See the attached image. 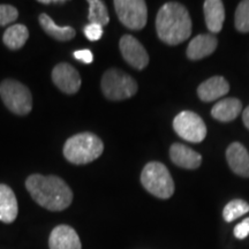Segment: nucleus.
Returning a JSON list of instances; mask_svg holds the SVG:
<instances>
[{"instance_id":"f257e3e1","label":"nucleus","mask_w":249,"mask_h":249,"mask_svg":"<svg viewBox=\"0 0 249 249\" xmlns=\"http://www.w3.org/2000/svg\"><path fill=\"white\" fill-rule=\"evenodd\" d=\"M26 188L37 204L50 211H62L73 202L70 186L57 176L31 174L26 180Z\"/></svg>"},{"instance_id":"f03ea898","label":"nucleus","mask_w":249,"mask_h":249,"mask_svg":"<svg viewBox=\"0 0 249 249\" xmlns=\"http://www.w3.org/2000/svg\"><path fill=\"white\" fill-rule=\"evenodd\" d=\"M156 30L160 39L165 44L178 45L191 37V15L180 2H166L161 6L156 17Z\"/></svg>"},{"instance_id":"7ed1b4c3","label":"nucleus","mask_w":249,"mask_h":249,"mask_svg":"<svg viewBox=\"0 0 249 249\" xmlns=\"http://www.w3.org/2000/svg\"><path fill=\"white\" fill-rule=\"evenodd\" d=\"M104 151V143L96 134L79 133L70 138L65 143V158L74 165H85L101 157Z\"/></svg>"},{"instance_id":"20e7f679","label":"nucleus","mask_w":249,"mask_h":249,"mask_svg":"<svg viewBox=\"0 0 249 249\" xmlns=\"http://www.w3.org/2000/svg\"><path fill=\"white\" fill-rule=\"evenodd\" d=\"M141 183L151 195L167 200L174 193V182L167 167L160 161H150L143 167Z\"/></svg>"},{"instance_id":"39448f33","label":"nucleus","mask_w":249,"mask_h":249,"mask_svg":"<svg viewBox=\"0 0 249 249\" xmlns=\"http://www.w3.org/2000/svg\"><path fill=\"white\" fill-rule=\"evenodd\" d=\"M103 95L108 101H124L138 92V83L132 76L118 68H110L103 74L101 81Z\"/></svg>"},{"instance_id":"423d86ee","label":"nucleus","mask_w":249,"mask_h":249,"mask_svg":"<svg viewBox=\"0 0 249 249\" xmlns=\"http://www.w3.org/2000/svg\"><path fill=\"white\" fill-rule=\"evenodd\" d=\"M0 97L5 107L18 116H27L33 108L30 90L17 80L6 79L0 83Z\"/></svg>"},{"instance_id":"0eeeda50","label":"nucleus","mask_w":249,"mask_h":249,"mask_svg":"<svg viewBox=\"0 0 249 249\" xmlns=\"http://www.w3.org/2000/svg\"><path fill=\"white\" fill-rule=\"evenodd\" d=\"M118 18L124 27L141 30L148 20L147 4L143 0H116L113 1Z\"/></svg>"},{"instance_id":"6e6552de","label":"nucleus","mask_w":249,"mask_h":249,"mask_svg":"<svg viewBox=\"0 0 249 249\" xmlns=\"http://www.w3.org/2000/svg\"><path fill=\"white\" fill-rule=\"evenodd\" d=\"M173 129L180 138L192 143H200L207 136V127L198 114L182 111L173 120Z\"/></svg>"},{"instance_id":"1a4fd4ad","label":"nucleus","mask_w":249,"mask_h":249,"mask_svg":"<svg viewBox=\"0 0 249 249\" xmlns=\"http://www.w3.org/2000/svg\"><path fill=\"white\" fill-rule=\"evenodd\" d=\"M119 49L127 64L135 70L142 71L149 65L147 50L132 35H124L121 37Z\"/></svg>"},{"instance_id":"9d476101","label":"nucleus","mask_w":249,"mask_h":249,"mask_svg":"<svg viewBox=\"0 0 249 249\" xmlns=\"http://www.w3.org/2000/svg\"><path fill=\"white\" fill-rule=\"evenodd\" d=\"M52 82L60 91L74 95L81 88V76L75 68L67 62H60L52 70Z\"/></svg>"},{"instance_id":"9b49d317","label":"nucleus","mask_w":249,"mask_h":249,"mask_svg":"<svg viewBox=\"0 0 249 249\" xmlns=\"http://www.w3.org/2000/svg\"><path fill=\"white\" fill-rule=\"evenodd\" d=\"M50 249H82L80 236L70 225H58L49 236Z\"/></svg>"},{"instance_id":"f8f14e48","label":"nucleus","mask_w":249,"mask_h":249,"mask_svg":"<svg viewBox=\"0 0 249 249\" xmlns=\"http://www.w3.org/2000/svg\"><path fill=\"white\" fill-rule=\"evenodd\" d=\"M226 160L233 172L244 178H249V152L241 143L233 142L229 145Z\"/></svg>"},{"instance_id":"ddd939ff","label":"nucleus","mask_w":249,"mask_h":249,"mask_svg":"<svg viewBox=\"0 0 249 249\" xmlns=\"http://www.w3.org/2000/svg\"><path fill=\"white\" fill-rule=\"evenodd\" d=\"M170 157L177 166L186 170H195L200 167L202 156L181 143H174L170 148Z\"/></svg>"},{"instance_id":"4468645a","label":"nucleus","mask_w":249,"mask_h":249,"mask_svg":"<svg viewBox=\"0 0 249 249\" xmlns=\"http://www.w3.org/2000/svg\"><path fill=\"white\" fill-rule=\"evenodd\" d=\"M218 39L213 34H201L192 39L187 48V57L191 60H200L213 54L217 49Z\"/></svg>"},{"instance_id":"2eb2a0df","label":"nucleus","mask_w":249,"mask_h":249,"mask_svg":"<svg viewBox=\"0 0 249 249\" xmlns=\"http://www.w3.org/2000/svg\"><path fill=\"white\" fill-rule=\"evenodd\" d=\"M230 85L223 76H213L197 88V95L201 101L213 102L229 93Z\"/></svg>"},{"instance_id":"dca6fc26","label":"nucleus","mask_w":249,"mask_h":249,"mask_svg":"<svg viewBox=\"0 0 249 249\" xmlns=\"http://www.w3.org/2000/svg\"><path fill=\"white\" fill-rule=\"evenodd\" d=\"M18 213V205L13 189L5 183H0V222L13 223Z\"/></svg>"},{"instance_id":"f3484780","label":"nucleus","mask_w":249,"mask_h":249,"mask_svg":"<svg viewBox=\"0 0 249 249\" xmlns=\"http://www.w3.org/2000/svg\"><path fill=\"white\" fill-rule=\"evenodd\" d=\"M204 18L210 33L217 34L222 30L225 20V8L220 0H205L203 5Z\"/></svg>"},{"instance_id":"a211bd4d","label":"nucleus","mask_w":249,"mask_h":249,"mask_svg":"<svg viewBox=\"0 0 249 249\" xmlns=\"http://www.w3.org/2000/svg\"><path fill=\"white\" fill-rule=\"evenodd\" d=\"M242 110V104L238 98H225L214 104L211 116L222 123H230L238 118Z\"/></svg>"},{"instance_id":"6ab92c4d","label":"nucleus","mask_w":249,"mask_h":249,"mask_svg":"<svg viewBox=\"0 0 249 249\" xmlns=\"http://www.w3.org/2000/svg\"><path fill=\"white\" fill-rule=\"evenodd\" d=\"M38 22L40 24V27H42V29L44 30L49 36L59 40V42H67V40L73 39L76 35V31L73 27L58 26V24L45 13H42L39 15Z\"/></svg>"},{"instance_id":"aec40b11","label":"nucleus","mask_w":249,"mask_h":249,"mask_svg":"<svg viewBox=\"0 0 249 249\" xmlns=\"http://www.w3.org/2000/svg\"><path fill=\"white\" fill-rule=\"evenodd\" d=\"M29 38V30L24 24H13L8 27L2 36V42L9 50H18L26 44Z\"/></svg>"},{"instance_id":"412c9836","label":"nucleus","mask_w":249,"mask_h":249,"mask_svg":"<svg viewBox=\"0 0 249 249\" xmlns=\"http://www.w3.org/2000/svg\"><path fill=\"white\" fill-rule=\"evenodd\" d=\"M89 15L88 20L90 23L98 24V26H107L110 22L108 11L104 1L101 0H89Z\"/></svg>"},{"instance_id":"4be33fe9","label":"nucleus","mask_w":249,"mask_h":249,"mask_svg":"<svg viewBox=\"0 0 249 249\" xmlns=\"http://www.w3.org/2000/svg\"><path fill=\"white\" fill-rule=\"evenodd\" d=\"M247 213H249V204L244 200L236 198L225 205L223 210V217L225 222L231 223Z\"/></svg>"},{"instance_id":"5701e85b","label":"nucleus","mask_w":249,"mask_h":249,"mask_svg":"<svg viewBox=\"0 0 249 249\" xmlns=\"http://www.w3.org/2000/svg\"><path fill=\"white\" fill-rule=\"evenodd\" d=\"M234 24L240 33H249V0L239 2L235 11Z\"/></svg>"},{"instance_id":"b1692460","label":"nucleus","mask_w":249,"mask_h":249,"mask_svg":"<svg viewBox=\"0 0 249 249\" xmlns=\"http://www.w3.org/2000/svg\"><path fill=\"white\" fill-rule=\"evenodd\" d=\"M18 18V9L12 5L1 4L0 5V27L7 26L9 23H13Z\"/></svg>"},{"instance_id":"393cba45","label":"nucleus","mask_w":249,"mask_h":249,"mask_svg":"<svg viewBox=\"0 0 249 249\" xmlns=\"http://www.w3.org/2000/svg\"><path fill=\"white\" fill-rule=\"evenodd\" d=\"M83 33L87 38L91 42H97L102 38L103 36V27L98 26V24H93V23H89L83 28Z\"/></svg>"},{"instance_id":"a878e982","label":"nucleus","mask_w":249,"mask_h":249,"mask_svg":"<svg viewBox=\"0 0 249 249\" xmlns=\"http://www.w3.org/2000/svg\"><path fill=\"white\" fill-rule=\"evenodd\" d=\"M234 236L236 239H246L249 235V218H245L240 224L234 227Z\"/></svg>"},{"instance_id":"bb28decb","label":"nucleus","mask_w":249,"mask_h":249,"mask_svg":"<svg viewBox=\"0 0 249 249\" xmlns=\"http://www.w3.org/2000/svg\"><path fill=\"white\" fill-rule=\"evenodd\" d=\"M73 55L76 60H79L81 62H85V64H91V62L93 61L92 52L88 49L76 50V51L74 52Z\"/></svg>"},{"instance_id":"cd10ccee","label":"nucleus","mask_w":249,"mask_h":249,"mask_svg":"<svg viewBox=\"0 0 249 249\" xmlns=\"http://www.w3.org/2000/svg\"><path fill=\"white\" fill-rule=\"evenodd\" d=\"M39 4H44V5H50V4H54V5H62V4H66L67 1L65 0H38Z\"/></svg>"},{"instance_id":"c85d7f7f","label":"nucleus","mask_w":249,"mask_h":249,"mask_svg":"<svg viewBox=\"0 0 249 249\" xmlns=\"http://www.w3.org/2000/svg\"><path fill=\"white\" fill-rule=\"evenodd\" d=\"M242 120H244L245 126L249 129V107L246 108V110L244 111V113H242Z\"/></svg>"}]
</instances>
